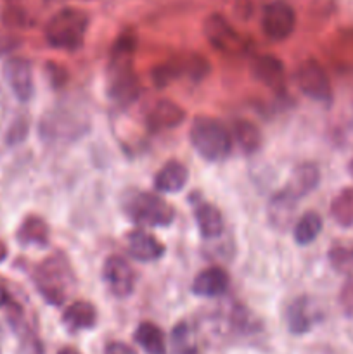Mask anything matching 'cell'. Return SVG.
Listing matches in <instances>:
<instances>
[{
	"label": "cell",
	"mask_w": 353,
	"mask_h": 354,
	"mask_svg": "<svg viewBox=\"0 0 353 354\" xmlns=\"http://www.w3.org/2000/svg\"><path fill=\"white\" fill-rule=\"evenodd\" d=\"M33 279L40 296L52 306L64 304L76 283L75 272L68 258L61 252H54L45 258L35 270Z\"/></svg>",
	"instance_id": "1"
},
{
	"label": "cell",
	"mask_w": 353,
	"mask_h": 354,
	"mask_svg": "<svg viewBox=\"0 0 353 354\" xmlns=\"http://www.w3.org/2000/svg\"><path fill=\"white\" fill-rule=\"evenodd\" d=\"M90 16L76 7L57 10L45 24V40L51 47L66 52H76L83 47Z\"/></svg>",
	"instance_id": "2"
},
{
	"label": "cell",
	"mask_w": 353,
	"mask_h": 354,
	"mask_svg": "<svg viewBox=\"0 0 353 354\" xmlns=\"http://www.w3.org/2000/svg\"><path fill=\"white\" fill-rule=\"evenodd\" d=\"M189 140L194 151L210 162H220L230 156L232 133L221 121L210 116L194 118L189 130Z\"/></svg>",
	"instance_id": "3"
},
{
	"label": "cell",
	"mask_w": 353,
	"mask_h": 354,
	"mask_svg": "<svg viewBox=\"0 0 353 354\" xmlns=\"http://www.w3.org/2000/svg\"><path fill=\"white\" fill-rule=\"evenodd\" d=\"M125 213L142 227H168L175 220V209L152 192H137L125 204Z\"/></svg>",
	"instance_id": "4"
},
{
	"label": "cell",
	"mask_w": 353,
	"mask_h": 354,
	"mask_svg": "<svg viewBox=\"0 0 353 354\" xmlns=\"http://www.w3.org/2000/svg\"><path fill=\"white\" fill-rule=\"evenodd\" d=\"M83 124H87V120L78 113L66 107H55L42 118L40 133L47 142H64L80 137L83 133Z\"/></svg>",
	"instance_id": "5"
},
{
	"label": "cell",
	"mask_w": 353,
	"mask_h": 354,
	"mask_svg": "<svg viewBox=\"0 0 353 354\" xmlns=\"http://www.w3.org/2000/svg\"><path fill=\"white\" fill-rule=\"evenodd\" d=\"M296 85L308 99L315 100V102H332V86L329 76L320 62H317L315 59H307L298 66Z\"/></svg>",
	"instance_id": "6"
},
{
	"label": "cell",
	"mask_w": 353,
	"mask_h": 354,
	"mask_svg": "<svg viewBox=\"0 0 353 354\" xmlns=\"http://www.w3.org/2000/svg\"><path fill=\"white\" fill-rule=\"evenodd\" d=\"M141 93V82L134 64L107 66V97L116 106L127 107L135 102Z\"/></svg>",
	"instance_id": "7"
},
{
	"label": "cell",
	"mask_w": 353,
	"mask_h": 354,
	"mask_svg": "<svg viewBox=\"0 0 353 354\" xmlns=\"http://www.w3.org/2000/svg\"><path fill=\"white\" fill-rule=\"evenodd\" d=\"M203 31L206 40L221 54L235 55L244 50V38L232 28V24L221 14L208 16L203 23Z\"/></svg>",
	"instance_id": "8"
},
{
	"label": "cell",
	"mask_w": 353,
	"mask_h": 354,
	"mask_svg": "<svg viewBox=\"0 0 353 354\" xmlns=\"http://www.w3.org/2000/svg\"><path fill=\"white\" fill-rule=\"evenodd\" d=\"M296 28V12L284 0H275L265 6L262 14V30L269 40L282 41L293 35Z\"/></svg>",
	"instance_id": "9"
},
{
	"label": "cell",
	"mask_w": 353,
	"mask_h": 354,
	"mask_svg": "<svg viewBox=\"0 0 353 354\" xmlns=\"http://www.w3.org/2000/svg\"><path fill=\"white\" fill-rule=\"evenodd\" d=\"M102 279L109 292L118 299H125L135 289V272L130 263L121 256H109L104 261Z\"/></svg>",
	"instance_id": "10"
},
{
	"label": "cell",
	"mask_w": 353,
	"mask_h": 354,
	"mask_svg": "<svg viewBox=\"0 0 353 354\" xmlns=\"http://www.w3.org/2000/svg\"><path fill=\"white\" fill-rule=\"evenodd\" d=\"M3 78L19 102H28L35 93L33 69L28 59L10 57L3 62Z\"/></svg>",
	"instance_id": "11"
},
{
	"label": "cell",
	"mask_w": 353,
	"mask_h": 354,
	"mask_svg": "<svg viewBox=\"0 0 353 354\" xmlns=\"http://www.w3.org/2000/svg\"><path fill=\"white\" fill-rule=\"evenodd\" d=\"M185 120V111L170 99H159L149 107L145 124L151 131H165L180 127Z\"/></svg>",
	"instance_id": "12"
},
{
	"label": "cell",
	"mask_w": 353,
	"mask_h": 354,
	"mask_svg": "<svg viewBox=\"0 0 353 354\" xmlns=\"http://www.w3.org/2000/svg\"><path fill=\"white\" fill-rule=\"evenodd\" d=\"M318 320H320V313L310 297H298L286 310L287 330L294 335H303L310 332Z\"/></svg>",
	"instance_id": "13"
},
{
	"label": "cell",
	"mask_w": 353,
	"mask_h": 354,
	"mask_svg": "<svg viewBox=\"0 0 353 354\" xmlns=\"http://www.w3.org/2000/svg\"><path fill=\"white\" fill-rule=\"evenodd\" d=\"M228 286V273L220 266H210L194 277L190 290L197 297H220L227 292Z\"/></svg>",
	"instance_id": "14"
},
{
	"label": "cell",
	"mask_w": 353,
	"mask_h": 354,
	"mask_svg": "<svg viewBox=\"0 0 353 354\" xmlns=\"http://www.w3.org/2000/svg\"><path fill=\"white\" fill-rule=\"evenodd\" d=\"M128 254L141 263L158 261L165 254V245L158 241L152 234L145 230H134L127 237Z\"/></svg>",
	"instance_id": "15"
},
{
	"label": "cell",
	"mask_w": 353,
	"mask_h": 354,
	"mask_svg": "<svg viewBox=\"0 0 353 354\" xmlns=\"http://www.w3.org/2000/svg\"><path fill=\"white\" fill-rule=\"evenodd\" d=\"M320 183V171L314 162H301L293 169L289 176V182L284 187V192L293 199H301L308 196L311 190H315Z\"/></svg>",
	"instance_id": "16"
},
{
	"label": "cell",
	"mask_w": 353,
	"mask_h": 354,
	"mask_svg": "<svg viewBox=\"0 0 353 354\" xmlns=\"http://www.w3.org/2000/svg\"><path fill=\"white\" fill-rule=\"evenodd\" d=\"M253 76L272 90H282L286 85V71L280 59L273 55H258L251 64Z\"/></svg>",
	"instance_id": "17"
},
{
	"label": "cell",
	"mask_w": 353,
	"mask_h": 354,
	"mask_svg": "<svg viewBox=\"0 0 353 354\" xmlns=\"http://www.w3.org/2000/svg\"><path fill=\"white\" fill-rule=\"evenodd\" d=\"M194 218H196V225L199 228L201 237L208 239V241L220 237L225 228L220 209L213 204L206 203V201L194 204Z\"/></svg>",
	"instance_id": "18"
},
{
	"label": "cell",
	"mask_w": 353,
	"mask_h": 354,
	"mask_svg": "<svg viewBox=\"0 0 353 354\" xmlns=\"http://www.w3.org/2000/svg\"><path fill=\"white\" fill-rule=\"evenodd\" d=\"M62 324L69 332H82L90 330L96 327L97 324V310L93 304L87 303V301H75L66 308L62 313Z\"/></svg>",
	"instance_id": "19"
},
{
	"label": "cell",
	"mask_w": 353,
	"mask_h": 354,
	"mask_svg": "<svg viewBox=\"0 0 353 354\" xmlns=\"http://www.w3.org/2000/svg\"><path fill=\"white\" fill-rule=\"evenodd\" d=\"M189 169L179 161H168L154 176V187L161 194H176L187 185Z\"/></svg>",
	"instance_id": "20"
},
{
	"label": "cell",
	"mask_w": 353,
	"mask_h": 354,
	"mask_svg": "<svg viewBox=\"0 0 353 354\" xmlns=\"http://www.w3.org/2000/svg\"><path fill=\"white\" fill-rule=\"evenodd\" d=\"M16 241L23 248H30V245L45 248L51 242V228H48L47 221L44 218L28 216L24 218L23 223L17 228Z\"/></svg>",
	"instance_id": "21"
},
{
	"label": "cell",
	"mask_w": 353,
	"mask_h": 354,
	"mask_svg": "<svg viewBox=\"0 0 353 354\" xmlns=\"http://www.w3.org/2000/svg\"><path fill=\"white\" fill-rule=\"evenodd\" d=\"M134 341L147 354H165L166 342L161 328L152 322H142L134 332Z\"/></svg>",
	"instance_id": "22"
},
{
	"label": "cell",
	"mask_w": 353,
	"mask_h": 354,
	"mask_svg": "<svg viewBox=\"0 0 353 354\" xmlns=\"http://www.w3.org/2000/svg\"><path fill=\"white\" fill-rule=\"evenodd\" d=\"M327 54L338 68H353V28L332 37Z\"/></svg>",
	"instance_id": "23"
},
{
	"label": "cell",
	"mask_w": 353,
	"mask_h": 354,
	"mask_svg": "<svg viewBox=\"0 0 353 354\" xmlns=\"http://www.w3.org/2000/svg\"><path fill=\"white\" fill-rule=\"evenodd\" d=\"M232 140L237 142L239 147L246 152V154H255L262 145V133H260L258 127L248 120H239L232 124Z\"/></svg>",
	"instance_id": "24"
},
{
	"label": "cell",
	"mask_w": 353,
	"mask_h": 354,
	"mask_svg": "<svg viewBox=\"0 0 353 354\" xmlns=\"http://www.w3.org/2000/svg\"><path fill=\"white\" fill-rule=\"evenodd\" d=\"M322 227H324V223H322L320 214L315 213V211H307L305 214H301V218L294 225V242L298 245L311 244L320 235Z\"/></svg>",
	"instance_id": "25"
},
{
	"label": "cell",
	"mask_w": 353,
	"mask_h": 354,
	"mask_svg": "<svg viewBox=\"0 0 353 354\" xmlns=\"http://www.w3.org/2000/svg\"><path fill=\"white\" fill-rule=\"evenodd\" d=\"M331 216L341 227L353 225V187L343 189L331 203Z\"/></svg>",
	"instance_id": "26"
},
{
	"label": "cell",
	"mask_w": 353,
	"mask_h": 354,
	"mask_svg": "<svg viewBox=\"0 0 353 354\" xmlns=\"http://www.w3.org/2000/svg\"><path fill=\"white\" fill-rule=\"evenodd\" d=\"M172 349L173 354H196L197 341L192 328L187 322H180L172 330Z\"/></svg>",
	"instance_id": "27"
},
{
	"label": "cell",
	"mask_w": 353,
	"mask_h": 354,
	"mask_svg": "<svg viewBox=\"0 0 353 354\" xmlns=\"http://www.w3.org/2000/svg\"><path fill=\"white\" fill-rule=\"evenodd\" d=\"M294 206H296V199H293L291 196H287L284 190L277 192L275 196L270 199V216H272L273 223L284 227L286 223H289L291 216H293Z\"/></svg>",
	"instance_id": "28"
},
{
	"label": "cell",
	"mask_w": 353,
	"mask_h": 354,
	"mask_svg": "<svg viewBox=\"0 0 353 354\" xmlns=\"http://www.w3.org/2000/svg\"><path fill=\"white\" fill-rule=\"evenodd\" d=\"M28 131H30V120L28 116L21 114L16 120L10 123L9 130L6 133V144L7 145H19L21 142L26 140Z\"/></svg>",
	"instance_id": "29"
},
{
	"label": "cell",
	"mask_w": 353,
	"mask_h": 354,
	"mask_svg": "<svg viewBox=\"0 0 353 354\" xmlns=\"http://www.w3.org/2000/svg\"><path fill=\"white\" fill-rule=\"evenodd\" d=\"M331 263L336 270L346 272V270L352 268V265H353V252L345 251V249H332Z\"/></svg>",
	"instance_id": "30"
},
{
	"label": "cell",
	"mask_w": 353,
	"mask_h": 354,
	"mask_svg": "<svg viewBox=\"0 0 353 354\" xmlns=\"http://www.w3.org/2000/svg\"><path fill=\"white\" fill-rule=\"evenodd\" d=\"M339 304L348 317H353V280L343 286L341 294H339Z\"/></svg>",
	"instance_id": "31"
},
{
	"label": "cell",
	"mask_w": 353,
	"mask_h": 354,
	"mask_svg": "<svg viewBox=\"0 0 353 354\" xmlns=\"http://www.w3.org/2000/svg\"><path fill=\"white\" fill-rule=\"evenodd\" d=\"M104 354H137V351L125 342L113 341L104 348Z\"/></svg>",
	"instance_id": "32"
},
{
	"label": "cell",
	"mask_w": 353,
	"mask_h": 354,
	"mask_svg": "<svg viewBox=\"0 0 353 354\" xmlns=\"http://www.w3.org/2000/svg\"><path fill=\"white\" fill-rule=\"evenodd\" d=\"M14 47H17V44L16 41H12V38L0 37V55L7 54V52L12 50Z\"/></svg>",
	"instance_id": "33"
},
{
	"label": "cell",
	"mask_w": 353,
	"mask_h": 354,
	"mask_svg": "<svg viewBox=\"0 0 353 354\" xmlns=\"http://www.w3.org/2000/svg\"><path fill=\"white\" fill-rule=\"evenodd\" d=\"M10 301L12 299H10V296L7 294V290L3 289V287H0V308H6Z\"/></svg>",
	"instance_id": "34"
},
{
	"label": "cell",
	"mask_w": 353,
	"mask_h": 354,
	"mask_svg": "<svg viewBox=\"0 0 353 354\" xmlns=\"http://www.w3.org/2000/svg\"><path fill=\"white\" fill-rule=\"evenodd\" d=\"M57 354H82V353H80L78 349H75V348H69V346H68V348H62L61 351H59Z\"/></svg>",
	"instance_id": "35"
},
{
	"label": "cell",
	"mask_w": 353,
	"mask_h": 354,
	"mask_svg": "<svg viewBox=\"0 0 353 354\" xmlns=\"http://www.w3.org/2000/svg\"><path fill=\"white\" fill-rule=\"evenodd\" d=\"M6 254H7L6 248H3V244H2V242H0V261H2V259L6 258Z\"/></svg>",
	"instance_id": "36"
},
{
	"label": "cell",
	"mask_w": 353,
	"mask_h": 354,
	"mask_svg": "<svg viewBox=\"0 0 353 354\" xmlns=\"http://www.w3.org/2000/svg\"><path fill=\"white\" fill-rule=\"evenodd\" d=\"M350 128L353 130V106H352V111H350Z\"/></svg>",
	"instance_id": "37"
},
{
	"label": "cell",
	"mask_w": 353,
	"mask_h": 354,
	"mask_svg": "<svg viewBox=\"0 0 353 354\" xmlns=\"http://www.w3.org/2000/svg\"><path fill=\"white\" fill-rule=\"evenodd\" d=\"M348 171H350V175H352V178H353V159H352V162H350V166H348Z\"/></svg>",
	"instance_id": "38"
},
{
	"label": "cell",
	"mask_w": 353,
	"mask_h": 354,
	"mask_svg": "<svg viewBox=\"0 0 353 354\" xmlns=\"http://www.w3.org/2000/svg\"><path fill=\"white\" fill-rule=\"evenodd\" d=\"M0 354H2V351H0Z\"/></svg>",
	"instance_id": "39"
}]
</instances>
